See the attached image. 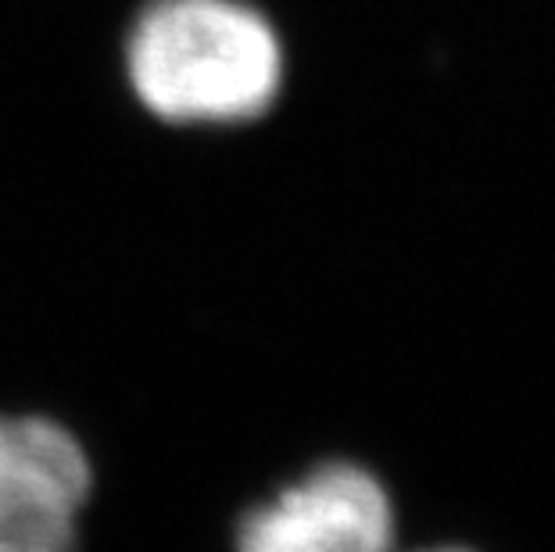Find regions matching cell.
Listing matches in <instances>:
<instances>
[{
  "instance_id": "cell-4",
  "label": "cell",
  "mask_w": 555,
  "mask_h": 552,
  "mask_svg": "<svg viewBox=\"0 0 555 552\" xmlns=\"http://www.w3.org/2000/svg\"><path fill=\"white\" fill-rule=\"evenodd\" d=\"M427 552H469V549H427Z\"/></svg>"
},
{
  "instance_id": "cell-2",
  "label": "cell",
  "mask_w": 555,
  "mask_h": 552,
  "mask_svg": "<svg viewBox=\"0 0 555 552\" xmlns=\"http://www.w3.org/2000/svg\"><path fill=\"white\" fill-rule=\"evenodd\" d=\"M398 516L384 480L359 463L309 470L241 521L237 552H395Z\"/></svg>"
},
{
  "instance_id": "cell-3",
  "label": "cell",
  "mask_w": 555,
  "mask_h": 552,
  "mask_svg": "<svg viewBox=\"0 0 555 552\" xmlns=\"http://www.w3.org/2000/svg\"><path fill=\"white\" fill-rule=\"evenodd\" d=\"M90 460L47 416H0V552H76Z\"/></svg>"
},
{
  "instance_id": "cell-1",
  "label": "cell",
  "mask_w": 555,
  "mask_h": 552,
  "mask_svg": "<svg viewBox=\"0 0 555 552\" xmlns=\"http://www.w3.org/2000/svg\"><path fill=\"white\" fill-rule=\"evenodd\" d=\"M126 73L158 119L227 126L273 108L283 51L266 15L241 0H151L129 33Z\"/></svg>"
}]
</instances>
